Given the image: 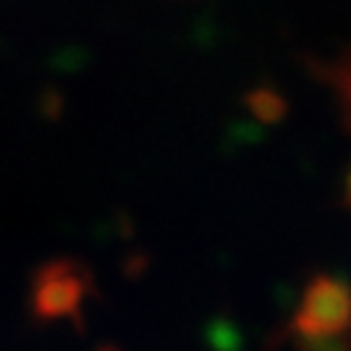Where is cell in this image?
<instances>
[{"mask_svg":"<svg viewBox=\"0 0 351 351\" xmlns=\"http://www.w3.org/2000/svg\"><path fill=\"white\" fill-rule=\"evenodd\" d=\"M296 329L307 340H332L346 332L348 324V291L343 282L321 277L315 280L296 313Z\"/></svg>","mask_w":351,"mask_h":351,"instance_id":"1","label":"cell"}]
</instances>
